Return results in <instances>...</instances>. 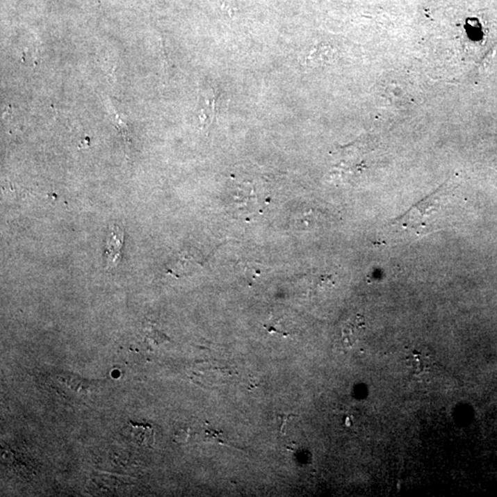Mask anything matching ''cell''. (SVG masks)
<instances>
[{"instance_id":"cell-3","label":"cell","mask_w":497,"mask_h":497,"mask_svg":"<svg viewBox=\"0 0 497 497\" xmlns=\"http://www.w3.org/2000/svg\"><path fill=\"white\" fill-rule=\"evenodd\" d=\"M127 433L130 439L141 447H152L155 442V432L152 427L146 425L133 424L129 422Z\"/></svg>"},{"instance_id":"cell-6","label":"cell","mask_w":497,"mask_h":497,"mask_svg":"<svg viewBox=\"0 0 497 497\" xmlns=\"http://www.w3.org/2000/svg\"><path fill=\"white\" fill-rule=\"evenodd\" d=\"M297 416H298L297 414H286V413L277 414V418L280 420L279 431H280L281 434H286V424H288V423L289 421H291V420L292 418H293V417H297Z\"/></svg>"},{"instance_id":"cell-1","label":"cell","mask_w":497,"mask_h":497,"mask_svg":"<svg viewBox=\"0 0 497 497\" xmlns=\"http://www.w3.org/2000/svg\"><path fill=\"white\" fill-rule=\"evenodd\" d=\"M455 184H445L405 214L391 221L389 227L398 235L421 236L442 229L455 209Z\"/></svg>"},{"instance_id":"cell-5","label":"cell","mask_w":497,"mask_h":497,"mask_svg":"<svg viewBox=\"0 0 497 497\" xmlns=\"http://www.w3.org/2000/svg\"><path fill=\"white\" fill-rule=\"evenodd\" d=\"M364 327L365 322L362 317H357L353 322L348 323L343 331V337H345L346 342L354 343Z\"/></svg>"},{"instance_id":"cell-4","label":"cell","mask_w":497,"mask_h":497,"mask_svg":"<svg viewBox=\"0 0 497 497\" xmlns=\"http://www.w3.org/2000/svg\"><path fill=\"white\" fill-rule=\"evenodd\" d=\"M407 365L414 374L427 372L431 368L430 357L423 355L421 352H412L407 357Z\"/></svg>"},{"instance_id":"cell-2","label":"cell","mask_w":497,"mask_h":497,"mask_svg":"<svg viewBox=\"0 0 497 497\" xmlns=\"http://www.w3.org/2000/svg\"><path fill=\"white\" fill-rule=\"evenodd\" d=\"M124 241V229L116 224L111 227L106 238V247H105L107 270L115 268L120 262Z\"/></svg>"}]
</instances>
